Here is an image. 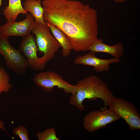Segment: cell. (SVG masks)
<instances>
[{"label": "cell", "mask_w": 140, "mask_h": 140, "mask_svg": "<svg viewBox=\"0 0 140 140\" xmlns=\"http://www.w3.org/2000/svg\"><path fill=\"white\" fill-rule=\"evenodd\" d=\"M44 21L60 29L72 50L86 52L98 39L97 13L88 4L75 0H43Z\"/></svg>", "instance_id": "obj_1"}, {"label": "cell", "mask_w": 140, "mask_h": 140, "mask_svg": "<svg viewBox=\"0 0 140 140\" xmlns=\"http://www.w3.org/2000/svg\"><path fill=\"white\" fill-rule=\"evenodd\" d=\"M75 86L76 92L71 96L69 103L81 111L85 109L83 102L86 99L91 101L98 98L102 100L104 105L103 110L107 109L109 102L114 97L107 85L95 75H91L79 80Z\"/></svg>", "instance_id": "obj_2"}, {"label": "cell", "mask_w": 140, "mask_h": 140, "mask_svg": "<svg viewBox=\"0 0 140 140\" xmlns=\"http://www.w3.org/2000/svg\"><path fill=\"white\" fill-rule=\"evenodd\" d=\"M8 37L0 34V55L7 67L17 75L24 76L28 68L27 60L18 49L11 45Z\"/></svg>", "instance_id": "obj_3"}, {"label": "cell", "mask_w": 140, "mask_h": 140, "mask_svg": "<svg viewBox=\"0 0 140 140\" xmlns=\"http://www.w3.org/2000/svg\"><path fill=\"white\" fill-rule=\"evenodd\" d=\"M50 30L46 24L38 23L31 31L35 36L39 51L43 53L41 57L46 62L54 58L55 53L61 47L58 41L51 34Z\"/></svg>", "instance_id": "obj_4"}, {"label": "cell", "mask_w": 140, "mask_h": 140, "mask_svg": "<svg viewBox=\"0 0 140 140\" xmlns=\"http://www.w3.org/2000/svg\"><path fill=\"white\" fill-rule=\"evenodd\" d=\"M109 109L123 119L132 131L140 129V115L131 102L121 97H114L109 102Z\"/></svg>", "instance_id": "obj_5"}, {"label": "cell", "mask_w": 140, "mask_h": 140, "mask_svg": "<svg viewBox=\"0 0 140 140\" xmlns=\"http://www.w3.org/2000/svg\"><path fill=\"white\" fill-rule=\"evenodd\" d=\"M32 81L47 92H51L55 87H57L58 88L62 89L65 93L74 95L77 89L75 85L70 84L59 74L51 71L42 72L36 74Z\"/></svg>", "instance_id": "obj_6"}, {"label": "cell", "mask_w": 140, "mask_h": 140, "mask_svg": "<svg viewBox=\"0 0 140 140\" xmlns=\"http://www.w3.org/2000/svg\"><path fill=\"white\" fill-rule=\"evenodd\" d=\"M120 118L110 109L93 110L86 115L83 120L84 129L92 133L103 128Z\"/></svg>", "instance_id": "obj_7"}, {"label": "cell", "mask_w": 140, "mask_h": 140, "mask_svg": "<svg viewBox=\"0 0 140 140\" xmlns=\"http://www.w3.org/2000/svg\"><path fill=\"white\" fill-rule=\"evenodd\" d=\"M18 50L22 52L27 60L28 68L38 71L43 69L46 62L37 55L38 51L35 37L32 34L23 37Z\"/></svg>", "instance_id": "obj_8"}, {"label": "cell", "mask_w": 140, "mask_h": 140, "mask_svg": "<svg viewBox=\"0 0 140 140\" xmlns=\"http://www.w3.org/2000/svg\"><path fill=\"white\" fill-rule=\"evenodd\" d=\"M33 16L30 13L26 14L25 19L21 21L7 20L5 24L0 26V34L8 37L16 36H26L30 34L37 24Z\"/></svg>", "instance_id": "obj_9"}, {"label": "cell", "mask_w": 140, "mask_h": 140, "mask_svg": "<svg viewBox=\"0 0 140 140\" xmlns=\"http://www.w3.org/2000/svg\"><path fill=\"white\" fill-rule=\"evenodd\" d=\"M120 59L114 58L107 59H102L96 57L95 53L90 52L85 55L77 56L74 60L76 65L89 66L94 67L97 72H107L110 70L109 65L120 62Z\"/></svg>", "instance_id": "obj_10"}, {"label": "cell", "mask_w": 140, "mask_h": 140, "mask_svg": "<svg viewBox=\"0 0 140 140\" xmlns=\"http://www.w3.org/2000/svg\"><path fill=\"white\" fill-rule=\"evenodd\" d=\"M124 47L120 42L113 46H110L103 43V40L98 39L90 47L88 51L95 53L103 52L110 54L114 58L117 59L123 55Z\"/></svg>", "instance_id": "obj_11"}, {"label": "cell", "mask_w": 140, "mask_h": 140, "mask_svg": "<svg viewBox=\"0 0 140 140\" xmlns=\"http://www.w3.org/2000/svg\"><path fill=\"white\" fill-rule=\"evenodd\" d=\"M45 22L55 38L59 43L61 47L62 48V56L65 58L68 56L70 54L72 48L67 37L59 28L47 22Z\"/></svg>", "instance_id": "obj_12"}, {"label": "cell", "mask_w": 140, "mask_h": 140, "mask_svg": "<svg viewBox=\"0 0 140 140\" xmlns=\"http://www.w3.org/2000/svg\"><path fill=\"white\" fill-rule=\"evenodd\" d=\"M23 6L27 12H30L33 16L37 24H46L43 18L44 9L40 0H26Z\"/></svg>", "instance_id": "obj_13"}, {"label": "cell", "mask_w": 140, "mask_h": 140, "mask_svg": "<svg viewBox=\"0 0 140 140\" xmlns=\"http://www.w3.org/2000/svg\"><path fill=\"white\" fill-rule=\"evenodd\" d=\"M3 12L7 20H16L19 14L28 13L24 8L21 0H9L8 4L3 10Z\"/></svg>", "instance_id": "obj_14"}, {"label": "cell", "mask_w": 140, "mask_h": 140, "mask_svg": "<svg viewBox=\"0 0 140 140\" xmlns=\"http://www.w3.org/2000/svg\"><path fill=\"white\" fill-rule=\"evenodd\" d=\"M10 76L4 67H0V94L3 92L7 93L13 87L10 83Z\"/></svg>", "instance_id": "obj_15"}, {"label": "cell", "mask_w": 140, "mask_h": 140, "mask_svg": "<svg viewBox=\"0 0 140 140\" xmlns=\"http://www.w3.org/2000/svg\"><path fill=\"white\" fill-rule=\"evenodd\" d=\"M39 140H60L56 134L55 129L51 128L46 129L42 132H38L36 135Z\"/></svg>", "instance_id": "obj_16"}, {"label": "cell", "mask_w": 140, "mask_h": 140, "mask_svg": "<svg viewBox=\"0 0 140 140\" xmlns=\"http://www.w3.org/2000/svg\"><path fill=\"white\" fill-rule=\"evenodd\" d=\"M13 134L15 136H18L22 140H29L28 131L26 127L21 125L13 129Z\"/></svg>", "instance_id": "obj_17"}, {"label": "cell", "mask_w": 140, "mask_h": 140, "mask_svg": "<svg viewBox=\"0 0 140 140\" xmlns=\"http://www.w3.org/2000/svg\"><path fill=\"white\" fill-rule=\"evenodd\" d=\"M0 129L5 131V128L3 122L0 120Z\"/></svg>", "instance_id": "obj_18"}, {"label": "cell", "mask_w": 140, "mask_h": 140, "mask_svg": "<svg viewBox=\"0 0 140 140\" xmlns=\"http://www.w3.org/2000/svg\"><path fill=\"white\" fill-rule=\"evenodd\" d=\"M115 2L118 3H121L125 2L128 0H113Z\"/></svg>", "instance_id": "obj_19"}, {"label": "cell", "mask_w": 140, "mask_h": 140, "mask_svg": "<svg viewBox=\"0 0 140 140\" xmlns=\"http://www.w3.org/2000/svg\"><path fill=\"white\" fill-rule=\"evenodd\" d=\"M2 4V0H0V7Z\"/></svg>", "instance_id": "obj_20"}, {"label": "cell", "mask_w": 140, "mask_h": 140, "mask_svg": "<svg viewBox=\"0 0 140 140\" xmlns=\"http://www.w3.org/2000/svg\"><path fill=\"white\" fill-rule=\"evenodd\" d=\"M30 0V1H37L38 0Z\"/></svg>", "instance_id": "obj_21"}, {"label": "cell", "mask_w": 140, "mask_h": 140, "mask_svg": "<svg viewBox=\"0 0 140 140\" xmlns=\"http://www.w3.org/2000/svg\"><path fill=\"white\" fill-rule=\"evenodd\" d=\"M67 1H71V0H66Z\"/></svg>", "instance_id": "obj_22"}]
</instances>
